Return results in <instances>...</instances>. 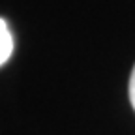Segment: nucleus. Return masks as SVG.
<instances>
[{
    "mask_svg": "<svg viewBox=\"0 0 135 135\" xmlns=\"http://www.w3.org/2000/svg\"><path fill=\"white\" fill-rule=\"evenodd\" d=\"M13 51V40H11V32L6 25L4 19H0V66L8 62Z\"/></svg>",
    "mask_w": 135,
    "mask_h": 135,
    "instance_id": "1",
    "label": "nucleus"
},
{
    "mask_svg": "<svg viewBox=\"0 0 135 135\" xmlns=\"http://www.w3.org/2000/svg\"><path fill=\"white\" fill-rule=\"evenodd\" d=\"M129 101L135 109V66H133V71H131V77H129Z\"/></svg>",
    "mask_w": 135,
    "mask_h": 135,
    "instance_id": "2",
    "label": "nucleus"
}]
</instances>
